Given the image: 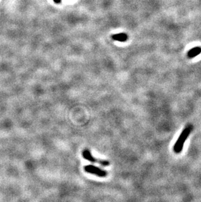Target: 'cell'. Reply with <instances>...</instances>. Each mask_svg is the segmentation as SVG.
<instances>
[{
  "label": "cell",
  "instance_id": "8992f818",
  "mask_svg": "<svg viewBox=\"0 0 201 202\" xmlns=\"http://www.w3.org/2000/svg\"><path fill=\"white\" fill-rule=\"evenodd\" d=\"M53 1L54 2V3H57V4H59V3H61L62 2V0H53Z\"/></svg>",
  "mask_w": 201,
  "mask_h": 202
},
{
  "label": "cell",
  "instance_id": "6da1fadb",
  "mask_svg": "<svg viewBox=\"0 0 201 202\" xmlns=\"http://www.w3.org/2000/svg\"><path fill=\"white\" fill-rule=\"evenodd\" d=\"M192 130H193L192 126L187 125L186 128L181 132L179 137L178 138L177 141H176V143L173 147V151L174 152V153H176V154H179V153L181 152L184 148L185 141H186L189 136L190 135Z\"/></svg>",
  "mask_w": 201,
  "mask_h": 202
},
{
  "label": "cell",
  "instance_id": "7a4b0ae2",
  "mask_svg": "<svg viewBox=\"0 0 201 202\" xmlns=\"http://www.w3.org/2000/svg\"><path fill=\"white\" fill-rule=\"evenodd\" d=\"M82 156L84 159L88 160L89 162H93V163H98L101 164V165L103 166H108L110 162L107 160H99L92 156V153L90 152V151L88 150V149H84L82 152Z\"/></svg>",
  "mask_w": 201,
  "mask_h": 202
},
{
  "label": "cell",
  "instance_id": "5b68a950",
  "mask_svg": "<svg viewBox=\"0 0 201 202\" xmlns=\"http://www.w3.org/2000/svg\"><path fill=\"white\" fill-rule=\"evenodd\" d=\"M112 38L114 40L117 41L125 42V41H126L128 39V35L126 34V33H117V34L112 35Z\"/></svg>",
  "mask_w": 201,
  "mask_h": 202
},
{
  "label": "cell",
  "instance_id": "3957f363",
  "mask_svg": "<svg viewBox=\"0 0 201 202\" xmlns=\"http://www.w3.org/2000/svg\"><path fill=\"white\" fill-rule=\"evenodd\" d=\"M84 170L87 173L93 175H96L98 177H105L107 175V171L101 169V168L96 167L93 165H87L84 167Z\"/></svg>",
  "mask_w": 201,
  "mask_h": 202
},
{
  "label": "cell",
  "instance_id": "277c9868",
  "mask_svg": "<svg viewBox=\"0 0 201 202\" xmlns=\"http://www.w3.org/2000/svg\"><path fill=\"white\" fill-rule=\"evenodd\" d=\"M201 54V47H196L189 50L187 54V57L189 59H192L195 58L196 56Z\"/></svg>",
  "mask_w": 201,
  "mask_h": 202
}]
</instances>
